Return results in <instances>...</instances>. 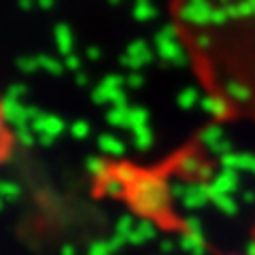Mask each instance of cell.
Returning a JSON list of instances; mask_svg holds the SVG:
<instances>
[{
	"instance_id": "2",
	"label": "cell",
	"mask_w": 255,
	"mask_h": 255,
	"mask_svg": "<svg viewBox=\"0 0 255 255\" xmlns=\"http://www.w3.org/2000/svg\"><path fill=\"white\" fill-rule=\"evenodd\" d=\"M230 255H245V253H230Z\"/></svg>"
},
{
	"instance_id": "1",
	"label": "cell",
	"mask_w": 255,
	"mask_h": 255,
	"mask_svg": "<svg viewBox=\"0 0 255 255\" xmlns=\"http://www.w3.org/2000/svg\"><path fill=\"white\" fill-rule=\"evenodd\" d=\"M15 140H17V136H15V130L11 126L9 111H6V105L0 96V170L11 162L15 153Z\"/></svg>"
}]
</instances>
